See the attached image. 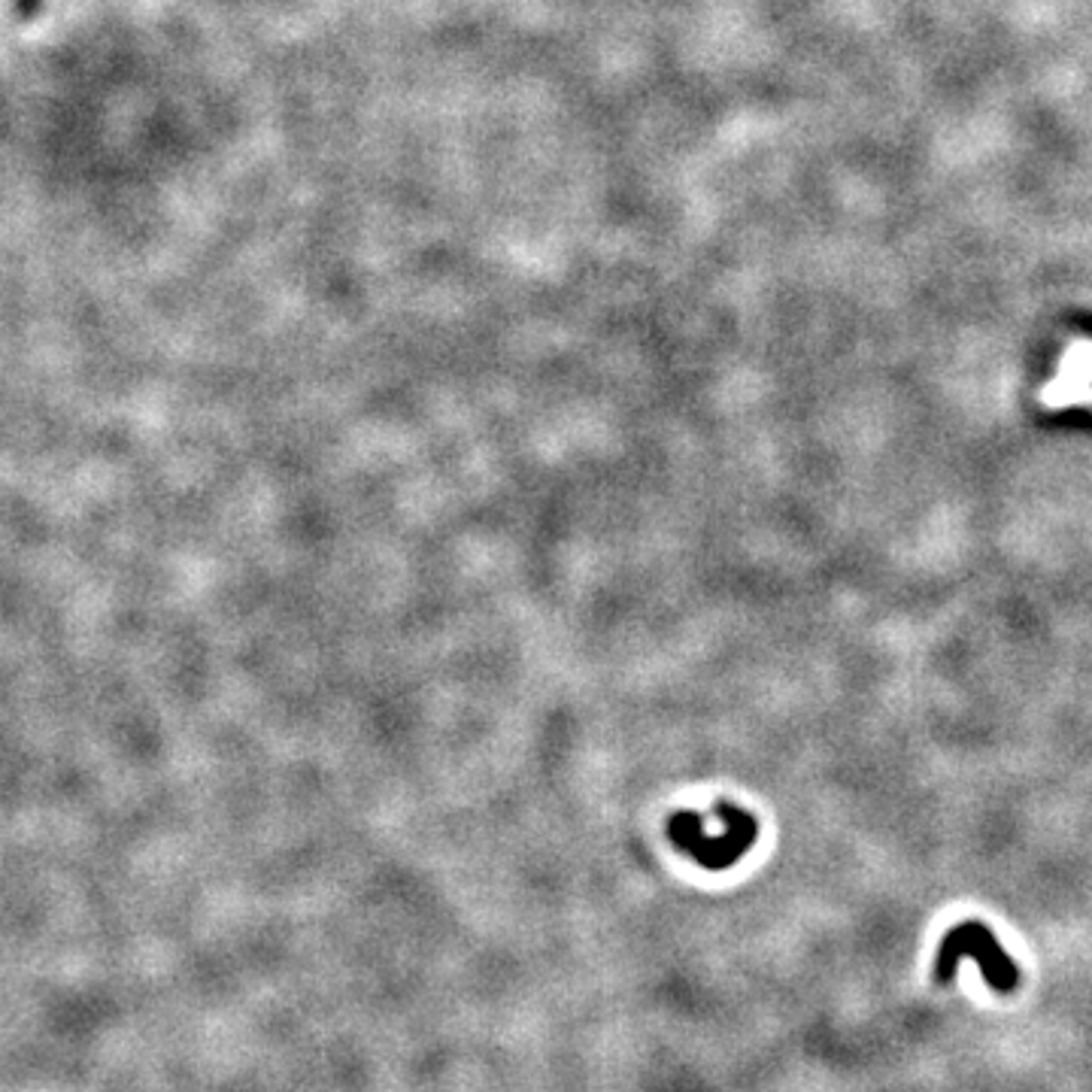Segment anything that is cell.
<instances>
[{
    "instance_id": "6da1fadb",
    "label": "cell",
    "mask_w": 1092,
    "mask_h": 1092,
    "mask_svg": "<svg viewBox=\"0 0 1092 1092\" xmlns=\"http://www.w3.org/2000/svg\"><path fill=\"white\" fill-rule=\"evenodd\" d=\"M667 835L680 853H686L689 859H695L710 872H722L750 850V844L759 835V826L747 811L719 805L710 817L692 811L673 814L667 823Z\"/></svg>"
},
{
    "instance_id": "7a4b0ae2",
    "label": "cell",
    "mask_w": 1092,
    "mask_h": 1092,
    "mask_svg": "<svg viewBox=\"0 0 1092 1092\" xmlns=\"http://www.w3.org/2000/svg\"><path fill=\"white\" fill-rule=\"evenodd\" d=\"M962 956H974L980 971H983V980L995 989V992H1014L1020 986V971L1017 965L1005 956L1002 944L995 941V935L977 922V919H968L962 925H956L953 932L944 935L941 941V950H938V959H935V980L938 983H947L953 980V971H956V962Z\"/></svg>"
}]
</instances>
